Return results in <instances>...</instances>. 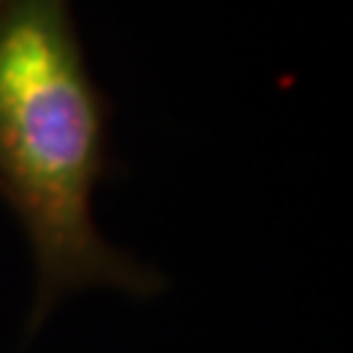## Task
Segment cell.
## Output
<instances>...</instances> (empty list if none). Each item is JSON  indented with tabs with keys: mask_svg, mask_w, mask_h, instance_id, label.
Instances as JSON below:
<instances>
[{
	"mask_svg": "<svg viewBox=\"0 0 353 353\" xmlns=\"http://www.w3.org/2000/svg\"><path fill=\"white\" fill-rule=\"evenodd\" d=\"M110 170V100L89 74L71 0H0V196L37 265L32 325L71 290L163 285L94 223Z\"/></svg>",
	"mask_w": 353,
	"mask_h": 353,
	"instance_id": "6da1fadb",
	"label": "cell"
}]
</instances>
